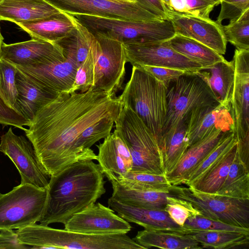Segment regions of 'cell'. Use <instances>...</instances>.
I'll return each mask as SVG.
<instances>
[{
	"label": "cell",
	"mask_w": 249,
	"mask_h": 249,
	"mask_svg": "<svg viewBox=\"0 0 249 249\" xmlns=\"http://www.w3.org/2000/svg\"><path fill=\"white\" fill-rule=\"evenodd\" d=\"M122 105L118 97L91 88L85 92L60 93L42 107L24 131L38 159L51 176L79 160H96L76 143L84 131L106 119L117 117Z\"/></svg>",
	"instance_id": "cell-1"
},
{
	"label": "cell",
	"mask_w": 249,
	"mask_h": 249,
	"mask_svg": "<svg viewBox=\"0 0 249 249\" xmlns=\"http://www.w3.org/2000/svg\"><path fill=\"white\" fill-rule=\"evenodd\" d=\"M105 176L93 160L76 161L51 176L40 224L64 225L105 194Z\"/></svg>",
	"instance_id": "cell-2"
},
{
	"label": "cell",
	"mask_w": 249,
	"mask_h": 249,
	"mask_svg": "<svg viewBox=\"0 0 249 249\" xmlns=\"http://www.w3.org/2000/svg\"><path fill=\"white\" fill-rule=\"evenodd\" d=\"M16 232L19 242L32 249H145L127 233L87 234L36 223Z\"/></svg>",
	"instance_id": "cell-3"
},
{
	"label": "cell",
	"mask_w": 249,
	"mask_h": 249,
	"mask_svg": "<svg viewBox=\"0 0 249 249\" xmlns=\"http://www.w3.org/2000/svg\"><path fill=\"white\" fill-rule=\"evenodd\" d=\"M167 88L140 66H132L129 81L118 98L142 120L160 144L167 110Z\"/></svg>",
	"instance_id": "cell-4"
},
{
	"label": "cell",
	"mask_w": 249,
	"mask_h": 249,
	"mask_svg": "<svg viewBox=\"0 0 249 249\" xmlns=\"http://www.w3.org/2000/svg\"><path fill=\"white\" fill-rule=\"evenodd\" d=\"M89 32L123 44H142L165 41L175 34L168 19L138 21L84 14H70Z\"/></svg>",
	"instance_id": "cell-5"
},
{
	"label": "cell",
	"mask_w": 249,
	"mask_h": 249,
	"mask_svg": "<svg viewBox=\"0 0 249 249\" xmlns=\"http://www.w3.org/2000/svg\"><path fill=\"white\" fill-rule=\"evenodd\" d=\"M166 95L167 110L160 142L180 122L186 120L194 109L219 103L198 71L186 72L171 82L167 87Z\"/></svg>",
	"instance_id": "cell-6"
},
{
	"label": "cell",
	"mask_w": 249,
	"mask_h": 249,
	"mask_svg": "<svg viewBox=\"0 0 249 249\" xmlns=\"http://www.w3.org/2000/svg\"><path fill=\"white\" fill-rule=\"evenodd\" d=\"M114 124L131 155V171L165 175L158 141L137 114L122 106Z\"/></svg>",
	"instance_id": "cell-7"
},
{
	"label": "cell",
	"mask_w": 249,
	"mask_h": 249,
	"mask_svg": "<svg viewBox=\"0 0 249 249\" xmlns=\"http://www.w3.org/2000/svg\"><path fill=\"white\" fill-rule=\"evenodd\" d=\"M47 189L29 184L15 187L0 195V231L19 229L36 223L44 211Z\"/></svg>",
	"instance_id": "cell-8"
},
{
	"label": "cell",
	"mask_w": 249,
	"mask_h": 249,
	"mask_svg": "<svg viewBox=\"0 0 249 249\" xmlns=\"http://www.w3.org/2000/svg\"><path fill=\"white\" fill-rule=\"evenodd\" d=\"M92 48L94 55L92 89L116 96L123 89L127 62L124 44L114 39L95 36Z\"/></svg>",
	"instance_id": "cell-9"
},
{
	"label": "cell",
	"mask_w": 249,
	"mask_h": 249,
	"mask_svg": "<svg viewBox=\"0 0 249 249\" xmlns=\"http://www.w3.org/2000/svg\"><path fill=\"white\" fill-rule=\"evenodd\" d=\"M175 196L191 203L205 217L249 229V199H241L178 186Z\"/></svg>",
	"instance_id": "cell-10"
},
{
	"label": "cell",
	"mask_w": 249,
	"mask_h": 249,
	"mask_svg": "<svg viewBox=\"0 0 249 249\" xmlns=\"http://www.w3.org/2000/svg\"><path fill=\"white\" fill-rule=\"evenodd\" d=\"M60 11L138 21L163 19L150 13L137 2L113 0H45Z\"/></svg>",
	"instance_id": "cell-11"
},
{
	"label": "cell",
	"mask_w": 249,
	"mask_h": 249,
	"mask_svg": "<svg viewBox=\"0 0 249 249\" xmlns=\"http://www.w3.org/2000/svg\"><path fill=\"white\" fill-rule=\"evenodd\" d=\"M0 152L8 156L18 169L22 184L47 189L51 176L40 164L33 146L23 136L10 127L0 137Z\"/></svg>",
	"instance_id": "cell-12"
},
{
	"label": "cell",
	"mask_w": 249,
	"mask_h": 249,
	"mask_svg": "<svg viewBox=\"0 0 249 249\" xmlns=\"http://www.w3.org/2000/svg\"><path fill=\"white\" fill-rule=\"evenodd\" d=\"M66 58L29 66H15L30 80L53 92H68L74 83L79 65L73 51L64 48Z\"/></svg>",
	"instance_id": "cell-13"
},
{
	"label": "cell",
	"mask_w": 249,
	"mask_h": 249,
	"mask_svg": "<svg viewBox=\"0 0 249 249\" xmlns=\"http://www.w3.org/2000/svg\"><path fill=\"white\" fill-rule=\"evenodd\" d=\"M127 62L132 66H150L196 72L204 67L175 51L166 40L142 44H123Z\"/></svg>",
	"instance_id": "cell-14"
},
{
	"label": "cell",
	"mask_w": 249,
	"mask_h": 249,
	"mask_svg": "<svg viewBox=\"0 0 249 249\" xmlns=\"http://www.w3.org/2000/svg\"><path fill=\"white\" fill-rule=\"evenodd\" d=\"M64 229L91 234L127 233L132 227L109 207L94 203L73 215L65 224Z\"/></svg>",
	"instance_id": "cell-15"
},
{
	"label": "cell",
	"mask_w": 249,
	"mask_h": 249,
	"mask_svg": "<svg viewBox=\"0 0 249 249\" xmlns=\"http://www.w3.org/2000/svg\"><path fill=\"white\" fill-rule=\"evenodd\" d=\"M235 78L230 110L237 141L249 136V50L234 52Z\"/></svg>",
	"instance_id": "cell-16"
},
{
	"label": "cell",
	"mask_w": 249,
	"mask_h": 249,
	"mask_svg": "<svg viewBox=\"0 0 249 249\" xmlns=\"http://www.w3.org/2000/svg\"><path fill=\"white\" fill-rule=\"evenodd\" d=\"M168 18L176 34L195 40L223 55L227 41L222 25L209 18L168 11Z\"/></svg>",
	"instance_id": "cell-17"
},
{
	"label": "cell",
	"mask_w": 249,
	"mask_h": 249,
	"mask_svg": "<svg viewBox=\"0 0 249 249\" xmlns=\"http://www.w3.org/2000/svg\"><path fill=\"white\" fill-rule=\"evenodd\" d=\"M65 58L63 49L59 44L35 38L9 44L3 42L0 55V59L20 66Z\"/></svg>",
	"instance_id": "cell-18"
},
{
	"label": "cell",
	"mask_w": 249,
	"mask_h": 249,
	"mask_svg": "<svg viewBox=\"0 0 249 249\" xmlns=\"http://www.w3.org/2000/svg\"><path fill=\"white\" fill-rule=\"evenodd\" d=\"M217 129L234 132L230 107L217 103L194 109L187 117L188 147Z\"/></svg>",
	"instance_id": "cell-19"
},
{
	"label": "cell",
	"mask_w": 249,
	"mask_h": 249,
	"mask_svg": "<svg viewBox=\"0 0 249 249\" xmlns=\"http://www.w3.org/2000/svg\"><path fill=\"white\" fill-rule=\"evenodd\" d=\"M108 206L128 222L136 224L145 230H166L192 234L190 229L175 223L164 210L130 205L111 197Z\"/></svg>",
	"instance_id": "cell-20"
},
{
	"label": "cell",
	"mask_w": 249,
	"mask_h": 249,
	"mask_svg": "<svg viewBox=\"0 0 249 249\" xmlns=\"http://www.w3.org/2000/svg\"><path fill=\"white\" fill-rule=\"evenodd\" d=\"M96 160L104 175H123L132 171L133 160L125 142L116 129L96 145Z\"/></svg>",
	"instance_id": "cell-21"
},
{
	"label": "cell",
	"mask_w": 249,
	"mask_h": 249,
	"mask_svg": "<svg viewBox=\"0 0 249 249\" xmlns=\"http://www.w3.org/2000/svg\"><path fill=\"white\" fill-rule=\"evenodd\" d=\"M16 81L18 91L16 110L30 124L37 112L59 94L36 85L17 69Z\"/></svg>",
	"instance_id": "cell-22"
},
{
	"label": "cell",
	"mask_w": 249,
	"mask_h": 249,
	"mask_svg": "<svg viewBox=\"0 0 249 249\" xmlns=\"http://www.w3.org/2000/svg\"><path fill=\"white\" fill-rule=\"evenodd\" d=\"M229 132L231 131L225 132L221 129L213 130L203 139L188 147L175 168L165 175L168 182L174 186L184 184L190 172Z\"/></svg>",
	"instance_id": "cell-23"
},
{
	"label": "cell",
	"mask_w": 249,
	"mask_h": 249,
	"mask_svg": "<svg viewBox=\"0 0 249 249\" xmlns=\"http://www.w3.org/2000/svg\"><path fill=\"white\" fill-rule=\"evenodd\" d=\"M17 25L32 38L54 43L70 36L76 29L73 17L62 11L44 18Z\"/></svg>",
	"instance_id": "cell-24"
},
{
	"label": "cell",
	"mask_w": 249,
	"mask_h": 249,
	"mask_svg": "<svg viewBox=\"0 0 249 249\" xmlns=\"http://www.w3.org/2000/svg\"><path fill=\"white\" fill-rule=\"evenodd\" d=\"M112 184L111 197L127 204L148 209L164 210L167 197L175 196L171 191L142 190L128 188L119 182L113 173L105 174Z\"/></svg>",
	"instance_id": "cell-25"
},
{
	"label": "cell",
	"mask_w": 249,
	"mask_h": 249,
	"mask_svg": "<svg viewBox=\"0 0 249 249\" xmlns=\"http://www.w3.org/2000/svg\"><path fill=\"white\" fill-rule=\"evenodd\" d=\"M60 12L45 0H2L0 20L24 23L44 18Z\"/></svg>",
	"instance_id": "cell-26"
},
{
	"label": "cell",
	"mask_w": 249,
	"mask_h": 249,
	"mask_svg": "<svg viewBox=\"0 0 249 249\" xmlns=\"http://www.w3.org/2000/svg\"><path fill=\"white\" fill-rule=\"evenodd\" d=\"M198 71L207 82L218 102L230 108L235 78L233 60L228 61L224 59Z\"/></svg>",
	"instance_id": "cell-27"
},
{
	"label": "cell",
	"mask_w": 249,
	"mask_h": 249,
	"mask_svg": "<svg viewBox=\"0 0 249 249\" xmlns=\"http://www.w3.org/2000/svg\"><path fill=\"white\" fill-rule=\"evenodd\" d=\"M145 249H199L202 248L192 234L166 230H143L132 238Z\"/></svg>",
	"instance_id": "cell-28"
},
{
	"label": "cell",
	"mask_w": 249,
	"mask_h": 249,
	"mask_svg": "<svg viewBox=\"0 0 249 249\" xmlns=\"http://www.w3.org/2000/svg\"><path fill=\"white\" fill-rule=\"evenodd\" d=\"M187 126V118L161 140L160 148L165 175L175 168L188 148Z\"/></svg>",
	"instance_id": "cell-29"
},
{
	"label": "cell",
	"mask_w": 249,
	"mask_h": 249,
	"mask_svg": "<svg viewBox=\"0 0 249 249\" xmlns=\"http://www.w3.org/2000/svg\"><path fill=\"white\" fill-rule=\"evenodd\" d=\"M166 41L175 51L200 63L204 68L225 59L222 55L206 45L178 34H176Z\"/></svg>",
	"instance_id": "cell-30"
},
{
	"label": "cell",
	"mask_w": 249,
	"mask_h": 249,
	"mask_svg": "<svg viewBox=\"0 0 249 249\" xmlns=\"http://www.w3.org/2000/svg\"><path fill=\"white\" fill-rule=\"evenodd\" d=\"M215 194L237 199H249V169L240 160L237 149L227 177Z\"/></svg>",
	"instance_id": "cell-31"
},
{
	"label": "cell",
	"mask_w": 249,
	"mask_h": 249,
	"mask_svg": "<svg viewBox=\"0 0 249 249\" xmlns=\"http://www.w3.org/2000/svg\"><path fill=\"white\" fill-rule=\"evenodd\" d=\"M192 235L202 248L239 249L249 245V234L244 233L193 230Z\"/></svg>",
	"instance_id": "cell-32"
},
{
	"label": "cell",
	"mask_w": 249,
	"mask_h": 249,
	"mask_svg": "<svg viewBox=\"0 0 249 249\" xmlns=\"http://www.w3.org/2000/svg\"><path fill=\"white\" fill-rule=\"evenodd\" d=\"M237 144L227 152L197 181L190 187L205 193H216L227 177L230 166L236 154Z\"/></svg>",
	"instance_id": "cell-33"
},
{
	"label": "cell",
	"mask_w": 249,
	"mask_h": 249,
	"mask_svg": "<svg viewBox=\"0 0 249 249\" xmlns=\"http://www.w3.org/2000/svg\"><path fill=\"white\" fill-rule=\"evenodd\" d=\"M237 143L233 132H229L189 174L184 183L191 186L207 172L227 152Z\"/></svg>",
	"instance_id": "cell-34"
},
{
	"label": "cell",
	"mask_w": 249,
	"mask_h": 249,
	"mask_svg": "<svg viewBox=\"0 0 249 249\" xmlns=\"http://www.w3.org/2000/svg\"><path fill=\"white\" fill-rule=\"evenodd\" d=\"M116 178L122 184L138 190L171 191L177 186L171 184L165 175L130 171Z\"/></svg>",
	"instance_id": "cell-35"
},
{
	"label": "cell",
	"mask_w": 249,
	"mask_h": 249,
	"mask_svg": "<svg viewBox=\"0 0 249 249\" xmlns=\"http://www.w3.org/2000/svg\"><path fill=\"white\" fill-rule=\"evenodd\" d=\"M222 28L227 42L237 50H249V9Z\"/></svg>",
	"instance_id": "cell-36"
},
{
	"label": "cell",
	"mask_w": 249,
	"mask_h": 249,
	"mask_svg": "<svg viewBox=\"0 0 249 249\" xmlns=\"http://www.w3.org/2000/svg\"><path fill=\"white\" fill-rule=\"evenodd\" d=\"M16 72L15 65L0 59V97L7 105L17 111L18 91L16 81Z\"/></svg>",
	"instance_id": "cell-37"
},
{
	"label": "cell",
	"mask_w": 249,
	"mask_h": 249,
	"mask_svg": "<svg viewBox=\"0 0 249 249\" xmlns=\"http://www.w3.org/2000/svg\"><path fill=\"white\" fill-rule=\"evenodd\" d=\"M183 227L192 230L224 231L249 234V229L239 227L201 215L188 218Z\"/></svg>",
	"instance_id": "cell-38"
},
{
	"label": "cell",
	"mask_w": 249,
	"mask_h": 249,
	"mask_svg": "<svg viewBox=\"0 0 249 249\" xmlns=\"http://www.w3.org/2000/svg\"><path fill=\"white\" fill-rule=\"evenodd\" d=\"M164 210L180 227H183L188 218L201 215L200 213L191 203L175 196L167 197V203Z\"/></svg>",
	"instance_id": "cell-39"
},
{
	"label": "cell",
	"mask_w": 249,
	"mask_h": 249,
	"mask_svg": "<svg viewBox=\"0 0 249 249\" xmlns=\"http://www.w3.org/2000/svg\"><path fill=\"white\" fill-rule=\"evenodd\" d=\"M94 38L91 43L88 56L77 68L74 83L69 93L85 92L92 88L94 78V55L92 46Z\"/></svg>",
	"instance_id": "cell-40"
},
{
	"label": "cell",
	"mask_w": 249,
	"mask_h": 249,
	"mask_svg": "<svg viewBox=\"0 0 249 249\" xmlns=\"http://www.w3.org/2000/svg\"><path fill=\"white\" fill-rule=\"evenodd\" d=\"M221 10L216 22L221 24L225 19H233L249 9V0H220Z\"/></svg>",
	"instance_id": "cell-41"
},
{
	"label": "cell",
	"mask_w": 249,
	"mask_h": 249,
	"mask_svg": "<svg viewBox=\"0 0 249 249\" xmlns=\"http://www.w3.org/2000/svg\"><path fill=\"white\" fill-rule=\"evenodd\" d=\"M0 124L11 125L23 130L30 123L21 114L10 107L0 97Z\"/></svg>",
	"instance_id": "cell-42"
},
{
	"label": "cell",
	"mask_w": 249,
	"mask_h": 249,
	"mask_svg": "<svg viewBox=\"0 0 249 249\" xmlns=\"http://www.w3.org/2000/svg\"><path fill=\"white\" fill-rule=\"evenodd\" d=\"M152 74L167 88L169 84L186 72L182 70L162 67L140 66Z\"/></svg>",
	"instance_id": "cell-43"
},
{
	"label": "cell",
	"mask_w": 249,
	"mask_h": 249,
	"mask_svg": "<svg viewBox=\"0 0 249 249\" xmlns=\"http://www.w3.org/2000/svg\"><path fill=\"white\" fill-rule=\"evenodd\" d=\"M186 14L209 18L211 12L218 5L210 0H185Z\"/></svg>",
	"instance_id": "cell-44"
},
{
	"label": "cell",
	"mask_w": 249,
	"mask_h": 249,
	"mask_svg": "<svg viewBox=\"0 0 249 249\" xmlns=\"http://www.w3.org/2000/svg\"><path fill=\"white\" fill-rule=\"evenodd\" d=\"M28 248L20 244L16 232L13 230L0 231V249H24Z\"/></svg>",
	"instance_id": "cell-45"
},
{
	"label": "cell",
	"mask_w": 249,
	"mask_h": 249,
	"mask_svg": "<svg viewBox=\"0 0 249 249\" xmlns=\"http://www.w3.org/2000/svg\"><path fill=\"white\" fill-rule=\"evenodd\" d=\"M150 13L163 19H168L167 7L162 0H135Z\"/></svg>",
	"instance_id": "cell-46"
},
{
	"label": "cell",
	"mask_w": 249,
	"mask_h": 249,
	"mask_svg": "<svg viewBox=\"0 0 249 249\" xmlns=\"http://www.w3.org/2000/svg\"><path fill=\"white\" fill-rule=\"evenodd\" d=\"M3 37L1 35L0 30V52H1V46L3 43Z\"/></svg>",
	"instance_id": "cell-47"
},
{
	"label": "cell",
	"mask_w": 249,
	"mask_h": 249,
	"mask_svg": "<svg viewBox=\"0 0 249 249\" xmlns=\"http://www.w3.org/2000/svg\"><path fill=\"white\" fill-rule=\"evenodd\" d=\"M122 2H135V0H113Z\"/></svg>",
	"instance_id": "cell-48"
},
{
	"label": "cell",
	"mask_w": 249,
	"mask_h": 249,
	"mask_svg": "<svg viewBox=\"0 0 249 249\" xmlns=\"http://www.w3.org/2000/svg\"><path fill=\"white\" fill-rule=\"evenodd\" d=\"M168 9L169 0H162Z\"/></svg>",
	"instance_id": "cell-49"
},
{
	"label": "cell",
	"mask_w": 249,
	"mask_h": 249,
	"mask_svg": "<svg viewBox=\"0 0 249 249\" xmlns=\"http://www.w3.org/2000/svg\"><path fill=\"white\" fill-rule=\"evenodd\" d=\"M210 0L215 2L217 5H218L220 3V0Z\"/></svg>",
	"instance_id": "cell-50"
},
{
	"label": "cell",
	"mask_w": 249,
	"mask_h": 249,
	"mask_svg": "<svg viewBox=\"0 0 249 249\" xmlns=\"http://www.w3.org/2000/svg\"><path fill=\"white\" fill-rule=\"evenodd\" d=\"M2 0H0V2L1 1H2Z\"/></svg>",
	"instance_id": "cell-51"
},
{
	"label": "cell",
	"mask_w": 249,
	"mask_h": 249,
	"mask_svg": "<svg viewBox=\"0 0 249 249\" xmlns=\"http://www.w3.org/2000/svg\"><path fill=\"white\" fill-rule=\"evenodd\" d=\"M1 194L0 193V195H1Z\"/></svg>",
	"instance_id": "cell-52"
}]
</instances>
